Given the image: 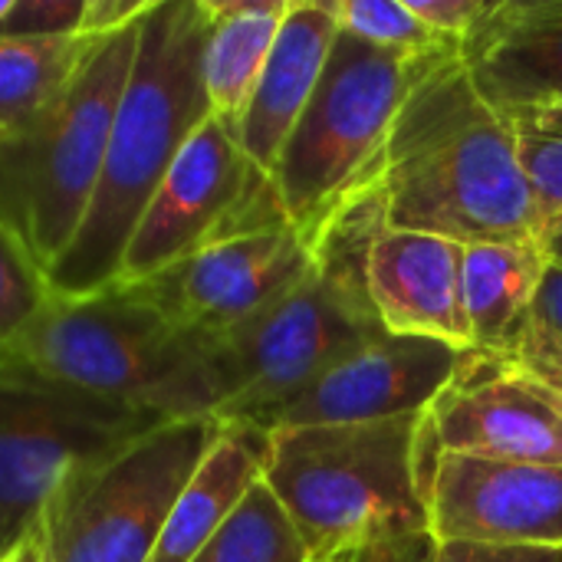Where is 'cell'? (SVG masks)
<instances>
[{
  "mask_svg": "<svg viewBox=\"0 0 562 562\" xmlns=\"http://www.w3.org/2000/svg\"><path fill=\"white\" fill-rule=\"evenodd\" d=\"M372 188L385 231L458 244H530L543 231L514 128L477 92L458 53L435 59L412 86Z\"/></svg>",
  "mask_w": 562,
  "mask_h": 562,
  "instance_id": "1",
  "label": "cell"
},
{
  "mask_svg": "<svg viewBox=\"0 0 562 562\" xmlns=\"http://www.w3.org/2000/svg\"><path fill=\"white\" fill-rule=\"evenodd\" d=\"M207 30L204 0H151L142 16L102 178L79 234L46 277L49 296H86L115 283L145 204L188 138L211 119L201 76Z\"/></svg>",
  "mask_w": 562,
  "mask_h": 562,
  "instance_id": "2",
  "label": "cell"
},
{
  "mask_svg": "<svg viewBox=\"0 0 562 562\" xmlns=\"http://www.w3.org/2000/svg\"><path fill=\"white\" fill-rule=\"evenodd\" d=\"M267 438L263 484L283 504L310 560L352 557L395 533H428L425 494L438 451L428 412L280 428Z\"/></svg>",
  "mask_w": 562,
  "mask_h": 562,
  "instance_id": "3",
  "label": "cell"
},
{
  "mask_svg": "<svg viewBox=\"0 0 562 562\" xmlns=\"http://www.w3.org/2000/svg\"><path fill=\"white\" fill-rule=\"evenodd\" d=\"M0 356L158 422L211 418L201 336L181 329L135 283L46 296Z\"/></svg>",
  "mask_w": 562,
  "mask_h": 562,
  "instance_id": "4",
  "label": "cell"
},
{
  "mask_svg": "<svg viewBox=\"0 0 562 562\" xmlns=\"http://www.w3.org/2000/svg\"><path fill=\"white\" fill-rule=\"evenodd\" d=\"M138 23L92 40L59 99L0 142V227L43 277L69 250L95 198Z\"/></svg>",
  "mask_w": 562,
  "mask_h": 562,
  "instance_id": "5",
  "label": "cell"
},
{
  "mask_svg": "<svg viewBox=\"0 0 562 562\" xmlns=\"http://www.w3.org/2000/svg\"><path fill=\"white\" fill-rule=\"evenodd\" d=\"M441 56L448 53L382 49L339 26L316 92L273 168L283 214L306 240H316L323 224L372 184L402 102Z\"/></svg>",
  "mask_w": 562,
  "mask_h": 562,
  "instance_id": "6",
  "label": "cell"
},
{
  "mask_svg": "<svg viewBox=\"0 0 562 562\" xmlns=\"http://www.w3.org/2000/svg\"><path fill=\"white\" fill-rule=\"evenodd\" d=\"M214 418L165 422L72 471L40 514L46 562H148L165 520L221 435Z\"/></svg>",
  "mask_w": 562,
  "mask_h": 562,
  "instance_id": "7",
  "label": "cell"
},
{
  "mask_svg": "<svg viewBox=\"0 0 562 562\" xmlns=\"http://www.w3.org/2000/svg\"><path fill=\"white\" fill-rule=\"evenodd\" d=\"M165 422L109 405L0 356V553L43 514L56 487Z\"/></svg>",
  "mask_w": 562,
  "mask_h": 562,
  "instance_id": "8",
  "label": "cell"
},
{
  "mask_svg": "<svg viewBox=\"0 0 562 562\" xmlns=\"http://www.w3.org/2000/svg\"><path fill=\"white\" fill-rule=\"evenodd\" d=\"M290 224L273 178L214 115L188 138L145 204L115 283H145L191 254Z\"/></svg>",
  "mask_w": 562,
  "mask_h": 562,
  "instance_id": "9",
  "label": "cell"
},
{
  "mask_svg": "<svg viewBox=\"0 0 562 562\" xmlns=\"http://www.w3.org/2000/svg\"><path fill=\"white\" fill-rule=\"evenodd\" d=\"M464 356L468 349H454L438 339L382 333L379 339L336 359L286 402L254 418L250 428L270 435L280 428L359 425L422 415L458 379Z\"/></svg>",
  "mask_w": 562,
  "mask_h": 562,
  "instance_id": "10",
  "label": "cell"
},
{
  "mask_svg": "<svg viewBox=\"0 0 562 562\" xmlns=\"http://www.w3.org/2000/svg\"><path fill=\"white\" fill-rule=\"evenodd\" d=\"M313 273V240L293 224L211 244L171 270L135 283L181 329L227 333L263 313Z\"/></svg>",
  "mask_w": 562,
  "mask_h": 562,
  "instance_id": "11",
  "label": "cell"
},
{
  "mask_svg": "<svg viewBox=\"0 0 562 562\" xmlns=\"http://www.w3.org/2000/svg\"><path fill=\"white\" fill-rule=\"evenodd\" d=\"M435 543L562 550V468L435 451L428 477Z\"/></svg>",
  "mask_w": 562,
  "mask_h": 562,
  "instance_id": "12",
  "label": "cell"
},
{
  "mask_svg": "<svg viewBox=\"0 0 562 562\" xmlns=\"http://www.w3.org/2000/svg\"><path fill=\"white\" fill-rule=\"evenodd\" d=\"M438 451L562 468V405L537 379L468 349L458 379L428 408Z\"/></svg>",
  "mask_w": 562,
  "mask_h": 562,
  "instance_id": "13",
  "label": "cell"
},
{
  "mask_svg": "<svg viewBox=\"0 0 562 562\" xmlns=\"http://www.w3.org/2000/svg\"><path fill=\"white\" fill-rule=\"evenodd\" d=\"M366 286L385 333L471 349L464 244L418 231H382L366 260Z\"/></svg>",
  "mask_w": 562,
  "mask_h": 562,
  "instance_id": "14",
  "label": "cell"
},
{
  "mask_svg": "<svg viewBox=\"0 0 562 562\" xmlns=\"http://www.w3.org/2000/svg\"><path fill=\"white\" fill-rule=\"evenodd\" d=\"M458 56L501 115L562 109V0H494Z\"/></svg>",
  "mask_w": 562,
  "mask_h": 562,
  "instance_id": "15",
  "label": "cell"
},
{
  "mask_svg": "<svg viewBox=\"0 0 562 562\" xmlns=\"http://www.w3.org/2000/svg\"><path fill=\"white\" fill-rule=\"evenodd\" d=\"M339 36V0H290L260 82L234 128L247 158L273 178Z\"/></svg>",
  "mask_w": 562,
  "mask_h": 562,
  "instance_id": "16",
  "label": "cell"
},
{
  "mask_svg": "<svg viewBox=\"0 0 562 562\" xmlns=\"http://www.w3.org/2000/svg\"><path fill=\"white\" fill-rule=\"evenodd\" d=\"M270 438L250 425H224L178 494L148 562H191L263 477Z\"/></svg>",
  "mask_w": 562,
  "mask_h": 562,
  "instance_id": "17",
  "label": "cell"
},
{
  "mask_svg": "<svg viewBox=\"0 0 562 562\" xmlns=\"http://www.w3.org/2000/svg\"><path fill=\"white\" fill-rule=\"evenodd\" d=\"M547 257L530 244H464V313L471 352L504 359L527 336Z\"/></svg>",
  "mask_w": 562,
  "mask_h": 562,
  "instance_id": "18",
  "label": "cell"
},
{
  "mask_svg": "<svg viewBox=\"0 0 562 562\" xmlns=\"http://www.w3.org/2000/svg\"><path fill=\"white\" fill-rule=\"evenodd\" d=\"M286 7L290 0H204L211 16L201 59L204 95L211 115L231 132L260 82Z\"/></svg>",
  "mask_w": 562,
  "mask_h": 562,
  "instance_id": "19",
  "label": "cell"
},
{
  "mask_svg": "<svg viewBox=\"0 0 562 562\" xmlns=\"http://www.w3.org/2000/svg\"><path fill=\"white\" fill-rule=\"evenodd\" d=\"M86 36L7 40L0 36V142L30 125L72 82L86 49Z\"/></svg>",
  "mask_w": 562,
  "mask_h": 562,
  "instance_id": "20",
  "label": "cell"
},
{
  "mask_svg": "<svg viewBox=\"0 0 562 562\" xmlns=\"http://www.w3.org/2000/svg\"><path fill=\"white\" fill-rule=\"evenodd\" d=\"M191 562H313L283 504L263 484L247 491L224 527Z\"/></svg>",
  "mask_w": 562,
  "mask_h": 562,
  "instance_id": "21",
  "label": "cell"
},
{
  "mask_svg": "<svg viewBox=\"0 0 562 562\" xmlns=\"http://www.w3.org/2000/svg\"><path fill=\"white\" fill-rule=\"evenodd\" d=\"M339 26L372 46L408 53V56L458 53V46L431 33L405 7V0H339Z\"/></svg>",
  "mask_w": 562,
  "mask_h": 562,
  "instance_id": "22",
  "label": "cell"
},
{
  "mask_svg": "<svg viewBox=\"0 0 562 562\" xmlns=\"http://www.w3.org/2000/svg\"><path fill=\"white\" fill-rule=\"evenodd\" d=\"M49 296L46 277L26 250L0 227V349H7Z\"/></svg>",
  "mask_w": 562,
  "mask_h": 562,
  "instance_id": "23",
  "label": "cell"
},
{
  "mask_svg": "<svg viewBox=\"0 0 562 562\" xmlns=\"http://www.w3.org/2000/svg\"><path fill=\"white\" fill-rule=\"evenodd\" d=\"M507 122L514 128L520 168L527 175L540 221L550 224L562 217V135L527 125L520 119H507Z\"/></svg>",
  "mask_w": 562,
  "mask_h": 562,
  "instance_id": "24",
  "label": "cell"
},
{
  "mask_svg": "<svg viewBox=\"0 0 562 562\" xmlns=\"http://www.w3.org/2000/svg\"><path fill=\"white\" fill-rule=\"evenodd\" d=\"M86 0H10L0 20V36L7 40H56L79 36Z\"/></svg>",
  "mask_w": 562,
  "mask_h": 562,
  "instance_id": "25",
  "label": "cell"
},
{
  "mask_svg": "<svg viewBox=\"0 0 562 562\" xmlns=\"http://www.w3.org/2000/svg\"><path fill=\"white\" fill-rule=\"evenodd\" d=\"M405 7L445 43L458 46L487 20L494 0H405Z\"/></svg>",
  "mask_w": 562,
  "mask_h": 562,
  "instance_id": "26",
  "label": "cell"
},
{
  "mask_svg": "<svg viewBox=\"0 0 562 562\" xmlns=\"http://www.w3.org/2000/svg\"><path fill=\"white\" fill-rule=\"evenodd\" d=\"M491 362L507 366V369H514V372H520V375H530V379L543 382V385L560 398V405H562V346L560 342H550V339H543V336L527 333V336L517 342V349H514L510 356H504V359H491Z\"/></svg>",
  "mask_w": 562,
  "mask_h": 562,
  "instance_id": "27",
  "label": "cell"
},
{
  "mask_svg": "<svg viewBox=\"0 0 562 562\" xmlns=\"http://www.w3.org/2000/svg\"><path fill=\"white\" fill-rule=\"evenodd\" d=\"M151 0H86L79 36L99 40L109 33H119L125 26H135L148 13Z\"/></svg>",
  "mask_w": 562,
  "mask_h": 562,
  "instance_id": "28",
  "label": "cell"
},
{
  "mask_svg": "<svg viewBox=\"0 0 562 562\" xmlns=\"http://www.w3.org/2000/svg\"><path fill=\"white\" fill-rule=\"evenodd\" d=\"M431 562H562V550L481 547V543H435Z\"/></svg>",
  "mask_w": 562,
  "mask_h": 562,
  "instance_id": "29",
  "label": "cell"
},
{
  "mask_svg": "<svg viewBox=\"0 0 562 562\" xmlns=\"http://www.w3.org/2000/svg\"><path fill=\"white\" fill-rule=\"evenodd\" d=\"M527 333L562 346V267L557 263H547V270H543Z\"/></svg>",
  "mask_w": 562,
  "mask_h": 562,
  "instance_id": "30",
  "label": "cell"
},
{
  "mask_svg": "<svg viewBox=\"0 0 562 562\" xmlns=\"http://www.w3.org/2000/svg\"><path fill=\"white\" fill-rule=\"evenodd\" d=\"M435 540L428 533H395L366 543L352 553V562H431Z\"/></svg>",
  "mask_w": 562,
  "mask_h": 562,
  "instance_id": "31",
  "label": "cell"
},
{
  "mask_svg": "<svg viewBox=\"0 0 562 562\" xmlns=\"http://www.w3.org/2000/svg\"><path fill=\"white\" fill-rule=\"evenodd\" d=\"M0 562H46V547H43V530L40 520L10 547L0 553Z\"/></svg>",
  "mask_w": 562,
  "mask_h": 562,
  "instance_id": "32",
  "label": "cell"
},
{
  "mask_svg": "<svg viewBox=\"0 0 562 562\" xmlns=\"http://www.w3.org/2000/svg\"><path fill=\"white\" fill-rule=\"evenodd\" d=\"M537 247L543 250L547 263H557V267H562V217L550 221V224H543V231H540V237H537Z\"/></svg>",
  "mask_w": 562,
  "mask_h": 562,
  "instance_id": "33",
  "label": "cell"
},
{
  "mask_svg": "<svg viewBox=\"0 0 562 562\" xmlns=\"http://www.w3.org/2000/svg\"><path fill=\"white\" fill-rule=\"evenodd\" d=\"M7 10H10V0H0V20L7 16Z\"/></svg>",
  "mask_w": 562,
  "mask_h": 562,
  "instance_id": "34",
  "label": "cell"
},
{
  "mask_svg": "<svg viewBox=\"0 0 562 562\" xmlns=\"http://www.w3.org/2000/svg\"><path fill=\"white\" fill-rule=\"evenodd\" d=\"M313 562H352V557H333V560H313Z\"/></svg>",
  "mask_w": 562,
  "mask_h": 562,
  "instance_id": "35",
  "label": "cell"
}]
</instances>
